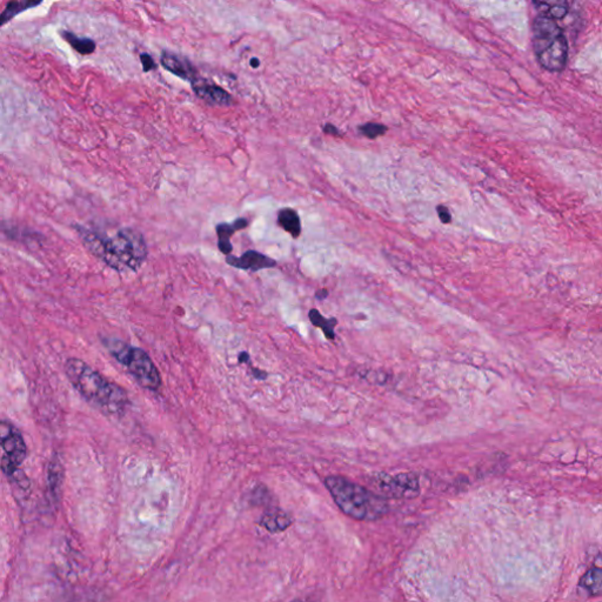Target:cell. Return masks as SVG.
<instances>
[{"mask_svg":"<svg viewBox=\"0 0 602 602\" xmlns=\"http://www.w3.org/2000/svg\"><path fill=\"white\" fill-rule=\"evenodd\" d=\"M377 485L382 494L394 499H414L420 494L419 479L414 473L392 475L379 474Z\"/></svg>","mask_w":602,"mask_h":602,"instance_id":"obj_7","label":"cell"},{"mask_svg":"<svg viewBox=\"0 0 602 602\" xmlns=\"http://www.w3.org/2000/svg\"><path fill=\"white\" fill-rule=\"evenodd\" d=\"M310 320L315 327L322 328L324 332L325 337L328 340H333L335 338V328L338 324V320L335 318H324L322 313L318 310H311L310 311Z\"/></svg>","mask_w":602,"mask_h":602,"instance_id":"obj_15","label":"cell"},{"mask_svg":"<svg viewBox=\"0 0 602 602\" xmlns=\"http://www.w3.org/2000/svg\"><path fill=\"white\" fill-rule=\"evenodd\" d=\"M601 580L602 571L600 566H593L582 576L579 587L589 596H600L602 591Z\"/></svg>","mask_w":602,"mask_h":602,"instance_id":"obj_13","label":"cell"},{"mask_svg":"<svg viewBox=\"0 0 602 602\" xmlns=\"http://www.w3.org/2000/svg\"><path fill=\"white\" fill-rule=\"evenodd\" d=\"M0 446L5 455L1 459V467L7 475H14L27 455L26 444L23 435L12 424L0 420Z\"/></svg>","mask_w":602,"mask_h":602,"instance_id":"obj_6","label":"cell"},{"mask_svg":"<svg viewBox=\"0 0 602 602\" xmlns=\"http://www.w3.org/2000/svg\"><path fill=\"white\" fill-rule=\"evenodd\" d=\"M85 248L117 271H137L148 258V246L141 232L121 228L113 235L79 228Z\"/></svg>","mask_w":602,"mask_h":602,"instance_id":"obj_1","label":"cell"},{"mask_svg":"<svg viewBox=\"0 0 602 602\" xmlns=\"http://www.w3.org/2000/svg\"><path fill=\"white\" fill-rule=\"evenodd\" d=\"M61 36L81 56H88L96 51V43L90 38L78 37L71 32H63Z\"/></svg>","mask_w":602,"mask_h":602,"instance_id":"obj_17","label":"cell"},{"mask_svg":"<svg viewBox=\"0 0 602 602\" xmlns=\"http://www.w3.org/2000/svg\"><path fill=\"white\" fill-rule=\"evenodd\" d=\"M251 65L252 67H255V68H257V67L260 65V61H259L258 59H255V58H253V59H252L251 61Z\"/></svg>","mask_w":602,"mask_h":602,"instance_id":"obj_24","label":"cell"},{"mask_svg":"<svg viewBox=\"0 0 602 602\" xmlns=\"http://www.w3.org/2000/svg\"><path fill=\"white\" fill-rule=\"evenodd\" d=\"M41 4V1H10L5 10L0 14V26L5 25L7 21H12L17 14H21L27 9L38 6Z\"/></svg>","mask_w":602,"mask_h":602,"instance_id":"obj_16","label":"cell"},{"mask_svg":"<svg viewBox=\"0 0 602 602\" xmlns=\"http://www.w3.org/2000/svg\"><path fill=\"white\" fill-rule=\"evenodd\" d=\"M293 524V519L281 509H273L261 516L259 525L271 533L284 532Z\"/></svg>","mask_w":602,"mask_h":602,"instance_id":"obj_12","label":"cell"},{"mask_svg":"<svg viewBox=\"0 0 602 602\" xmlns=\"http://www.w3.org/2000/svg\"><path fill=\"white\" fill-rule=\"evenodd\" d=\"M325 133L332 134V136H339L338 128H335L333 125L327 124L324 128Z\"/></svg>","mask_w":602,"mask_h":602,"instance_id":"obj_23","label":"cell"},{"mask_svg":"<svg viewBox=\"0 0 602 602\" xmlns=\"http://www.w3.org/2000/svg\"><path fill=\"white\" fill-rule=\"evenodd\" d=\"M539 11H541V14H546L547 17L551 18L553 21H560L562 18H565L566 14H568V3L565 1H558V3H534Z\"/></svg>","mask_w":602,"mask_h":602,"instance_id":"obj_18","label":"cell"},{"mask_svg":"<svg viewBox=\"0 0 602 602\" xmlns=\"http://www.w3.org/2000/svg\"><path fill=\"white\" fill-rule=\"evenodd\" d=\"M192 84V90L201 101L215 106H231L235 101L228 91L206 78H197Z\"/></svg>","mask_w":602,"mask_h":602,"instance_id":"obj_8","label":"cell"},{"mask_svg":"<svg viewBox=\"0 0 602 602\" xmlns=\"http://www.w3.org/2000/svg\"><path fill=\"white\" fill-rule=\"evenodd\" d=\"M161 66L170 73L181 78L184 81L193 83L197 78H199L198 71L188 58L183 57L180 54L173 53L170 51H163L160 57Z\"/></svg>","mask_w":602,"mask_h":602,"instance_id":"obj_9","label":"cell"},{"mask_svg":"<svg viewBox=\"0 0 602 602\" xmlns=\"http://www.w3.org/2000/svg\"><path fill=\"white\" fill-rule=\"evenodd\" d=\"M226 262L233 267L244 270V271L258 272L265 268H272L277 266V261L270 258L267 255H262L260 252L248 251L245 252L241 257L228 255Z\"/></svg>","mask_w":602,"mask_h":602,"instance_id":"obj_10","label":"cell"},{"mask_svg":"<svg viewBox=\"0 0 602 602\" xmlns=\"http://www.w3.org/2000/svg\"><path fill=\"white\" fill-rule=\"evenodd\" d=\"M61 482H63V467H61L59 458L53 456L49 466V485H50L51 492L54 495L59 492Z\"/></svg>","mask_w":602,"mask_h":602,"instance_id":"obj_19","label":"cell"},{"mask_svg":"<svg viewBox=\"0 0 602 602\" xmlns=\"http://www.w3.org/2000/svg\"><path fill=\"white\" fill-rule=\"evenodd\" d=\"M141 64H143L144 72H150V71L155 68V61H154L153 58L150 57V54H141Z\"/></svg>","mask_w":602,"mask_h":602,"instance_id":"obj_21","label":"cell"},{"mask_svg":"<svg viewBox=\"0 0 602 602\" xmlns=\"http://www.w3.org/2000/svg\"><path fill=\"white\" fill-rule=\"evenodd\" d=\"M248 219H244V218H239V219L233 221L231 224L230 223H223V224L217 225L215 231H217L218 235V248H219L220 252L226 255V257L231 255L232 250H233L230 238L235 235V232L248 228Z\"/></svg>","mask_w":602,"mask_h":602,"instance_id":"obj_11","label":"cell"},{"mask_svg":"<svg viewBox=\"0 0 602 602\" xmlns=\"http://www.w3.org/2000/svg\"><path fill=\"white\" fill-rule=\"evenodd\" d=\"M65 373L72 386L97 409L111 415L123 414L128 409L130 402L124 388L108 382L81 359H68Z\"/></svg>","mask_w":602,"mask_h":602,"instance_id":"obj_2","label":"cell"},{"mask_svg":"<svg viewBox=\"0 0 602 602\" xmlns=\"http://www.w3.org/2000/svg\"><path fill=\"white\" fill-rule=\"evenodd\" d=\"M108 351L121 365L128 368L131 374L143 387L157 391L161 386V378L158 368L154 365L148 353L141 348L134 347L121 340H108Z\"/></svg>","mask_w":602,"mask_h":602,"instance_id":"obj_5","label":"cell"},{"mask_svg":"<svg viewBox=\"0 0 602 602\" xmlns=\"http://www.w3.org/2000/svg\"><path fill=\"white\" fill-rule=\"evenodd\" d=\"M278 223L285 231L297 239L301 233L300 218L292 208H281L278 212Z\"/></svg>","mask_w":602,"mask_h":602,"instance_id":"obj_14","label":"cell"},{"mask_svg":"<svg viewBox=\"0 0 602 602\" xmlns=\"http://www.w3.org/2000/svg\"><path fill=\"white\" fill-rule=\"evenodd\" d=\"M533 49L539 64L551 72H561L568 59V41L559 24L540 14L533 21Z\"/></svg>","mask_w":602,"mask_h":602,"instance_id":"obj_4","label":"cell"},{"mask_svg":"<svg viewBox=\"0 0 602 602\" xmlns=\"http://www.w3.org/2000/svg\"><path fill=\"white\" fill-rule=\"evenodd\" d=\"M437 211H438L439 218H440V220L444 224H449L452 220L451 213H449V208H446V206H438L437 208Z\"/></svg>","mask_w":602,"mask_h":602,"instance_id":"obj_22","label":"cell"},{"mask_svg":"<svg viewBox=\"0 0 602 602\" xmlns=\"http://www.w3.org/2000/svg\"><path fill=\"white\" fill-rule=\"evenodd\" d=\"M325 486L342 512L359 521H375L386 516L388 504L382 495L340 476L330 475Z\"/></svg>","mask_w":602,"mask_h":602,"instance_id":"obj_3","label":"cell"},{"mask_svg":"<svg viewBox=\"0 0 602 602\" xmlns=\"http://www.w3.org/2000/svg\"><path fill=\"white\" fill-rule=\"evenodd\" d=\"M359 131L362 136H365L368 139H375V138L385 134L387 128L385 125L378 124V123H367V124L359 126Z\"/></svg>","mask_w":602,"mask_h":602,"instance_id":"obj_20","label":"cell"}]
</instances>
